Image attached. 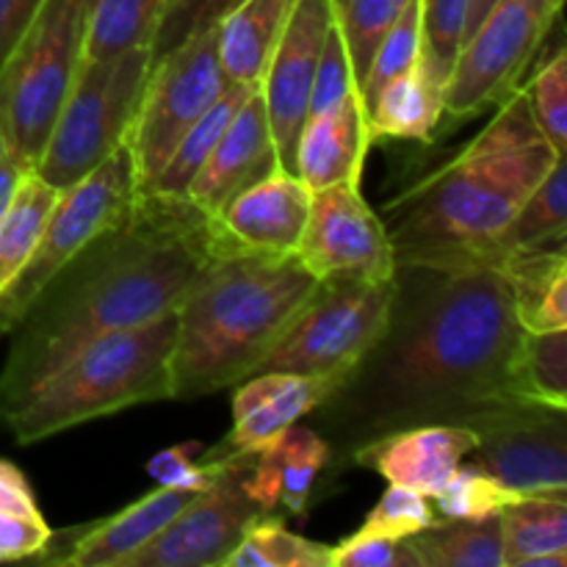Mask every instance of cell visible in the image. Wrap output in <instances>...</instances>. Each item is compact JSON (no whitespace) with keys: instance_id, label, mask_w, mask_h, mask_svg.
I'll use <instances>...</instances> for the list:
<instances>
[{"instance_id":"32","label":"cell","mask_w":567,"mask_h":567,"mask_svg":"<svg viewBox=\"0 0 567 567\" xmlns=\"http://www.w3.org/2000/svg\"><path fill=\"white\" fill-rule=\"evenodd\" d=\"M515 382L526 402L567 410V327L548 332L520 330Z\"/></svg>"},{"instance_id":"17","label":"cell","mask_w":567,"mask_h":567,"mask_svg":"<svg viewBox=\"0 0 567 567\" xmlns=\"http://www.w3.org/2000/svg\"><path fill=\"white\" fill-rule=\"evenodd\" d=\"M275 169H280L277 144L275 136H271L264 97L255 89L244 100L241 109L236 111V116L227 122L225 133L219 136L216 147L210 150L208 161L188 186L186 199L194 208L203 210L205 216L219 219L225 205L236 194H241L252 183L264 181Z\"/></svg>"},{"instance_id":"19","label":"cell","mask_w":567,"mask_h":567,"mask_svg":"<svg viewBox=\"0 0 567 567\" xmlns=\"http://www.w3.org/2000/svg\"><path fill=\"white\" fill-rule=\"evenodd\" d=\"M310 192L297 172L275 169L225 205L219 225L241 247L269 255H293L310 214Z\"/></svg>"},{"instance_id":"41","label":"cell","mask_w":567,"mask_h":567,"mask_svg":"<svg viewBox=\"0 0 567 567\" xmlns=\"http://www.w3.org/2000/svg\"><path fill=\"white\" fill-rule=\"evenodd\" d=\"M354 94L360 92H358V83H354L352 61H349L341 31H338V25L332 22V28L327 31L324 48H321L319 64H316L308 116H319L324 114V111L338 109V105L347 103V100L354 97Z\"/></svg>"},{"instance_id":"7","label":"cell","mask_w":567,"mask_h":567,"mask_svg":"<svg viewBox=\"0 0 567 567\" xmlns=\"http://www.w3.org/2000/svg\"><path fill=\"white\" fill-rule=\"evenodd\" d=\"M150 66V48L109 61H81L59 120L33 166L48 186L64 192L127 142Z\"/></svg>"},{"instance_id":"30","label":"cell","mask_w":567,"mask_h":567,"mask_svg":"<svg viewBox=\"0 0 567 567\" xmlns=\"http://www.w3.org/2000/svg\"><path fill=\"white\" fill-rule=\"evenodd\" d=\"M567 236V164L565 155L532 188L498 241V266L520 249L565 247Z\"/></svg>"},{"instance_id":"26","label":"cell","mask_w":567,"mask_h":567,"mask_svg":"<svg viewBox=\"0 0 567 567\" xmlns=\"http://www.w3.org/2000/svg\"><path fill=\"white\" fill-rule=\"evenodd\" d=\"M421 567H504L498 515L482 520H432L408 537Z\"/></svg>"},{"instance_id":"18","label":"cell","mask_w":567,"mask_h":567,"mask_svg":"<svg viewBox=\"0 0 567 567\" xmlns=\"http://www.w3.org/2000/svg\"><path fill=\"white\" fill-rule=\"evenodd\" d=\"M476 435L471 426L426 424L393 432L369 443L352 457V465L374 468L391 485L413 487L426 498L435 496L452 471L476 449Z\"/></svg>"},{"instance_id":"15","label":"cell","mask_w":567,"mask_h":567,"mask_svg":"<svg viewBox=\"0 0 567 567\" xmlns=\"http://www.w3.org/2000/svg\"><path fill=\"white\" fill-rule=\"evenodd\" d=\"M332 22H336L332 0H293L286 31L258 86L277 144V158L288 172H293L297 138L308 120L316 64Z\"/></svg>"},{"instance_id":"14","label":"cell","mask_w":567,"mask_h":567,"mask_svg":"<svg viewBox=\"0 0 567 567\" xmlns=\"http://www.w3.org/2000/svg\"><path fill=\"white\" fill-rule=\"evenodd\" d=\"M567 410H518L485 426L476 441L474 463L518 496L567 498Z\"/></svg>"},{"instance_id":"23","label":"cell","mask_w":567,"mask_h":567,"mask_svg":"<svg viewBox=\"0 0 567 567\" xmlns=\"http://www.w3.org/2000/svg\"><path fill=\"white\" fill-rule=\"evenodd\" d=\"M291 9L293 0H238L219 17L216 44L227 83L260 86Z\"/></svg>"},{"instance_id":"11","label":"cell","mask_w":567,"mask_h":567,"mask_svg":"<svg viewBox=\"0 0 567 567\" xmlns=\"http://www.w3.org/2000/svg\"><path fill=\"white\" fill-rule=\"evenodd\" d=\"M225 83L216 25L192 33L153 59L127 133L138 192H144L164 169L183 133L216 103Z\"/></svg>"},{"instance_id":"39","label":"cell","mask_w":567,"mask_h":567,"mask_svg":"<svg viewBox=\"0 0 567 567\" xmlns=\"http://www.w3.org/2000/svg\"><path fill=\"white\" fill-rule=\"evenodd\" d=\"M435 520L430 498L424 493L404 485H391L380 496L369 515H365L360 535L391 537V540H408Z\"/></svg>"},{"instance_id":"20","label":"cell","mask_w":567,"mask_h":567,"mask_svg":"<svg viewBox=\"0 0 567 567\" xmlns=\"http://www.w3.org/2000/svg\"><path fill=\"white\" fill-rule=\"evenodd\" d=\"M192 498L194 493L158 485L120 513L86 529H75V540L66 543V551L55 554L50 563L72 567H125L127 559L147 548Z\"/></svg>"},{"instance_id":"38","label":"cell","mask_w":567,"mask_h":567,"mask_svg":"<svg viewBox=\"0 0 567 567\" xmlns=\"http://www.w3.org/2000/svg\"><path fill=\"white\" fill-rule=\"evenodd\" d=\"M524 89L526 103H529L535 125L548 138L559 155L567 147V55L559 44L540 66Z\"/></svg>"},{"instance_id":"13","label":"cell","mask_w":567,"mask_h":567,"mask_svg":"<svg viewBox=\"0 0 567 567\" xmlns=\"http://www.w3.org/2000/svg\"><path fill=\"white\" fill-rule=\"evenodd\" d=\"M293 255L316 280L354 277L388 282L396 277V255L382 216L365 203L354 183L313 192Z\"/></svg>"},{"instance_id":"34","label":"cell","mask_w":567,"mask_h":567,"mask_svg":"<svg viewBox=\"0 0 567 567\" xmlns=\"http://www.w3.org/2000/svg\"><path fill=\"white\" fill-rule=\"evenodd\" d=\"M471 0H421V78L443 97L460 53Z\"/></svg>"},{"instance_id":"45","label":"cell","mask_w":567,"mask_h":567,"mask_svg":"<svg viewBox=\"0 0 567 567\" xmlns=\"http://www.w3.org/2000/svg\"><path fill=\"white\" fill-rule=\"evenodd\" d=\"M42 3L44 0H0V66L9 59Z\"/></svg>"},{"instance_id":"8","label":"cell","mask_w":567,"mask_h":567,"mask_svg":"<svg viewBox=\"0 0 567 567\" xmlns=\"http://www.w3.org/2000/svg\"><path fill=\"white\" fill-rule=\"evenodd\" d=\"M136 194V166L127 142L59 194L31 260L0 293V338L20 324L33 299L78 252L125 219Z\"/></svg>"},{"instance_id":"25","label":"cell","mask_w":567,"mask_h":567,"mask_svg":"<svg viewBox=\"0 0 567 567\" xmlns=\"http://www.w3.org/2000/svg\"><path fill=\"white\" fill-rule=\"evenodd\" d=\"M365 114H369V131L374 142L408 138V142L432 144L441 127L443 97L421 78L419 66H413L385 83L371 100Z\"/></svg>"},{"instance_id":"43","label":"cell","mask_w":567,"mask_h":567,"mask_svg":"<svg viewBox=\"0 0 567 567\" xmlns=\"http://www.w3.org/2000/svg\"><path fill=\"white\" fill-rule=\"evenodd\" d=\"M330 567H421V563L408 540L354 532L338 546H330Z\"/></svg>"},{"instance_id":"40","label":"cell","mask_w":567,"mask_h":567,"mask_svg":"<svg viewBox=\"0 0 567 567\" xmlns=\"http://www.w3.org/2000/svg\"><path fill=\"white\" fill-rule=\"evenodd\" d=\"M205 452H208V449L197 441L161 449L158 454H153V457L147 460L144 471L150 474V480H155V485L199 493L216 480V474H219L221 465H225L227 460V457H210V454Z\"/></svg>"},{"instance_id":"37","label":"cell","mask_w":567,"mask_h":567,"mask_svg":"<svg viewBox=\"0 0 567 567\" xmlns=\"http://www.w3.org/2000/svg\"><path fill=\"white\" fill-rule=\"evenodd\" d=\"M419 61H421V0H410V6L402 11V17L393 22V28L385 33V39H382L380 48H377L374 59H371L369 75H365L363 86H360L363 109L369 111L371 100L377 97V92H380L385 83H391L393 78L402 75V72L419 66Z\"/></svg>"},{"instance_id":"47","label":"cell","mask_w":567,"mask_h":567,"mask_svg":"<svg viewBox=\"0 0 567 567\" xmlns=\"http://www.w3.org/2000/svg\"><path fill=\"white\" fill-rule=\"evenodd\" d=\"M28 166L22 164L17 155L6 153L3 161H0V216L6 214V208H9L11 197H14V188L17 183H20V177L25 175Z\"/></svg>"},{"instance_id":"2","label":"cell","mask_w":567,"mask_h":567,"mask_svg":"<svg viewBox=\"0 0 567 567\" xmlns=\"http://www.w3.org/2000/svg\"><path fill=\"white\" fill-rule=\"evenodd\" d=\"M227 233L186 197L138 192L120 225L42 288L0 371V424L66 358L100 336L175 313Z\"/></svg>"},{"instance_id":"27","label":"cell","mask_w":567,"mask_h":567,"mask_svg":"<svg viewBox=\"0 0 567 567\" xmlns=\"http://www.w3.org/2000/svg\"><path fill=\"white\" fill-rule=\"evenodd\" d=\"M164 0H89L81 61H109L133 50H153Z\"/></svg>"},{"instance_id":"10","label":"cell","mask_w":567,"mask_h":567,"mask_svg":"<svg viewBox=\"0 0 567 567\" xmlns=\"http://www.w3.org/2000/svg\"><path fill=\"white\" fill-rule=\"evenodd\" d=\"M393 280L369 282L354 277L319 280L286 336L277 341L269 358L255 374L343 377L365 349L380 338L391 313Z\"/></svg>"},{"instance_id":"46","label":"cell","mask_w":567,"mask_h":567,"mask_svg":"<svg viewBox=\"0 0 567 567\" xmlns=\"http://www.w3.org/2000/svg\"><path fill=\"white\" fill-rule=\"evenodd\" d=\"M0 509L14 515H31V518L42 515L25 474L6 460H0Z\"/></svg>"},{"instance_id":"16","label":"cell","mask_w":567,"mask_h":567,"mask_svg":"<svg viewBox=\"0 0 567 567\" xmlns=\"http://www.w3.org/2000/svg\"><path fill=\"white\" fill-rule=\"evenodd\" d=\"M343 377L264 371L238 382L233 393V426L225 441L208 449L210 457L260 452L282 430L313 413Z\"/></svg>"},{"instance_id":"44","label":"cell","mask_w":567,"mask_h":567,"mask_svg":"<svg viewBox=\"0 0 567 567\" xmlns=\"http://www.w3.org/2000/svg\"><path fill=\"white\" fill-rule=\"evenodd\" d=\"M50 526L42 515H14L0 509V563H22L37 559L48 548Z\"/></svg>"},{"instance_id":"28","label":"cell","mask_w":567,"mask_h":567,"mask_svg":"<svg viewBox=\"0 0 567 567\" xmlns=\"http://www.w3.org/2000/svg\"><path fill=\"white\" fill-rule=\"evenodd\" d=\"M252 92L255 86L225 83V89H221V94L216 97V103L210 105L186 133H183L177 147L172 150L169 161L164 164V169L155 175V181L150 183L144 192L164 194V197H186L188 186H192L197 172L203 169V164L208 161L210 150L216 147L219 136L225 133L227 122L236 116V111L241 109V103Z\"/></svg>"},{"instance_id":"4","label":"cell","mask_w":567,"mask_h":567,"mask_svg":"<svg viewBox=\"0 0 567 567\" xmlns=\"http://www.w3.org/2000/svg\"><path fill=\"white\" fill-rule=\"evenodd\" d=\"M316 288L297 255L255 252L227 236L175 310L172 399L214 396L252 377Z\"/></svg>"},{"instance_id":"5","label":"cell","mask_w":567,"mask_h":567,"mask_svg":"<svg viewBox=\"0 0 567 567\" xmlns=\"http://www.w3.org/2000/svg\"><path fill=\"white\" fill-rule=\"evenodd\" d=\"M175 313L100 336L66 358L3 421L20 446L120 410L172 399Z\"/></svg>"},{"instance_id":"3","label":"cell","mask_w":567,"mask_h":567,"mask_svg":"<svg viewBox=\"0 0 567 567\" xmlns=\"http://www.w3.org/2000/svg\"><path fill=\"white\" fill-rule=\"evenodd\" d=\"M557 158L524 89L509 94L480 136L385 203L396 266L498 269L504 230Z\"/></svg>"},{"instance_id":"33","label":"cell","mask_w":567,"mask_h":567,"mask_svg":"<svg viewBox=\"0 0 567 567\" xmlns=\"http://www.w3.org/2000/svg\"><path fill=\"white\" fill-rule=\"evenodd\" d=\"M225 567H330V546L293 535L275 513L247 529Z\"/></svg>"},{"instance_id":"1","label":"cell","mask_w":567,"mask_h":567,"mask_svg":"<svg viewBox=\"0 0 567 567\" xmlns=\"http://www.w3.org/2000/svg\"><path fill=\"white\" fill-rule=\"evenodd\" d=\"M520 327L502 271L396 266L380 338L310 413L332 465L410 426H485L532 408L515 382Z\"/></svg>"},{"instance_id":"48","label":"cell","mask_w":567,"mask_h":567,"mask_svg":"<svg viewBox=\"0 0 567 567\" xmlns=\"http://www.w3.org/2000/svg\"><path fill=\"white\" fill-rule=\"evenodd\" d=\"M493 3H496V0H471V3H468V20H465L463 42L471 37V33H474V28L480 25V20L487 14V11H491Z\"/></svg>"},{"instance_id":"22","label":"cell","mask_w":567,"mask_h":567,"mask_svg":"<svg viewBox=\"0 0 567 567\" xmlns=\"http://www.w3.org/2000/svg\"><path fill=\"white\" fill-rule=\"evenodd\" d=\"M327 465H332L330 443L316 426L297 421L255 452L249 491L266 513L282 507L291 515H305Z\"/></svg>"},{"instance_id":"42","label":"cell","mask_w":567,"mask_h":567,"mask_svg":"<svg viewBox=\"0 0 567 567\" xmlns=\"http://www.w3.org/2000/svg\"><path fill=\"white\" fill-rule=\"evenodd\" d=\"M236 3L238 0H164L153 37V59L164 55L192 33L216 25L219 17Z\"/></svg>"},{"instance_id":"35","label":"cell","mask_w":567,"mask_h":567,"mask_svg":"<svg viewBox=\"0 0 567 567\" xmlns=\"http://www.w3.org/2000/svg\"><path fill=\"white\" fill-rule=\"evenodd\" d=\"M332 6H336V25L347 44L354 83L360 92L377 48L393 28V22L408 9L410 0H332Z\"/></svg>"},{"instance_id":"31","label":"cell","mask_w":567,"mask_h":567,"mask_svg":"<svg viewBox=\"0 0 567 567\" xmlns=\"http://www.w3.org/2000/svg\"><path fill=\"white\" fill-rule=\"evenodd\" d=\"M504 567H520L543 554L567 551V498L520 496L498 513Z\"/></svg>"},{"instance_id":"24","label":"cell","mask_w":567,"mask_h":567,"mask_svg":"<svg viewBox=\"0 0 567 567\" xmlns=\"http://www.w3.org/2000/svg\"><path fill=\"white\" fill-rule=\"evenodd\" d=\"M502 271L513 293L515 321L524 332H548L567 327V258L565 247L520 249Z\"/></svg>"},{"instance_id":"29","label":"cell","mask_w":567,"mask_h":567,"mask_svg":"<svg viewBox=\"0 0 567 567\" xmlns=\"http://www.w3.org/2000/svg\"><path fill=\"white\" fill-rule=\"evenodd\" d=\"M59 194L33 169H28L17 183L14 197L0 216V293L31 260Z\"/></svg>"},{"instance_id":"6","label":"cell","mask_w":567,"mask_h":567,"mask_svg":"<svg viewBox=\"0 0 567 567\" xmlns=\"http://www.w3.org/2000/svg\"><path fill=\"white\" fill-rule=\"evenodd\" d=\"M89 0H44L0 66V131L33 169L81 70Z\"/></svg>"},{"instance_id":"21","label":"cell","mask_w":567,"mask_h":567,"mask_svg":"<svg viewBox=\"0 0 567 567\" xmlns=\"http://www.w3.org/2000/svg\"><path fill=\"white\" fill-rule=\"evenodd\" d=\"M371 144L374 138L369 131V116L360 94H354L338 109L305 120L297 138L293 172L310 192H321L338 183L360 186Z\"/></svg>"},{"instance_id":"9","label":"cell","mask_w":567,"mask_h":567,"mask_svg":"<svg viewBox=\"0 0 567 567\" xmlns=\"http://www.w3.org/2000/svg\"><path fill=\"white\" fill-rule=\"evenodd\" d=\"M565 0H496L480 25L460 44L443 92L441 125L474 120L498 109L524 86Z\"/></svg>"},{"instance_id":"49","label":"cell","mask_w":567,"mask_h":567,"mask_svg":"<svg viewBox=\"0 0 567 567\" xmlns=\"http://www.w3.org/2000/svg\"><path fill=\"white\" fill-rule=\"evenodd\" d=\"M9 153V147H6V138H3V131H0V161H3V155Z\"/></svg>"},{"instance_id":"12","label":"cell","mask_w":567,"mask_h":567,"mask_svg":"<svg viewBox=\"0 0 567 567\" xmlns=\"http://www.w3.org/2000/svg\"><path fill=\"white\" fill-rule=\"evenodd\" d=\"M252 465L255 452L227 454L216 480L125 567H225L249 526L269 515L249 491Z\"/></svg>"},{"instance_id":"36","label":"cell","mask_w":567,"mask_h":567,"mask_svg":"<svg viewBox=\"0 0 567 567\" xmlns=\"http://www.w3.org/2000/svg\"><path fill=\"white\" fill-rule=\"evenodd\" d=\"M432 498H435L443 518L482 520L498 515L507 504L518 502L520 496L504 487L496 476L487 474L480 463H460L446 480V485Z\"/></svg>"}]
</instances>
